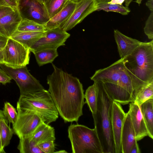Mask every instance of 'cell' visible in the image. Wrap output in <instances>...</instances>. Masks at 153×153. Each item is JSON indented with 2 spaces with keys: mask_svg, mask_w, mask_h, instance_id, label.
Returning <instances> with one entry per match:
<instances>
[{
  "mask_svg": "<svg viewBox=\"0 0 153 153\" xmlns=\"http://www.w3.org/2000/svg\"><path fill=\"white\" fill-rule=\"evenodd\" d=\"M122 59L134 91L153 81V39L142 42L131 54Z\"/></svg>",
  "mask_w": 153,
  "mask_h": 153,
  "instance_id": "cell-3",
  "label": "cell"
},
{
  "mask_svg": "<svg viewBox=\"0 0 153 153\" xmlns=\"http://www.w3.org/2000/svg\"><path fill=\"white\" fill-rule=\"evenodd\" d=\"M35 55L39 66L48 63H52L58 56L56 49H47L32 52Z\"/></svg>",
  "mask_w": 153,
  "mask_h": 153,
  "instance_id": "cell-23",
  "label": "cell"
},
{
  "mask_svg": "<svg viewBox=\"0 0 153 153\" xmlns=\"http://www.w3.org/2000/svg\"><path fill=\"white\" fill-rule=\"evenodd\" d=\"M54 153H66L67 152L65 150H61L55 152Z\"/></svg>",
  "mask_w": 153,
  "mask_h": 153,
  "instance_id": "cell-44",
  "label": "cell"
},
{
  "mask_svg": "<svg viewBox=\"0 0 153 153\" xmlns=\"http://www.w3.org/2000/svg\"><path fill=\"white\" fill-rule=\"evenodd\" d=\"M140 108L148 131V136L153 139V99H149Z\"/></svg>",
  "mask_w": 153,
  "mask_h": 153,
  "instance_id": "cell-21",
  "label": "cell"
},
{
  "mask_svg": "<svg viewBox=\"0 0 153 153\" xmlns=\"http://www.w3.org/2000/svg\"><path fill=\"white\" fill-rule=\"evenodd\" d=\"M72 2H77L80 1V0H69Z\"/></svg>",
  "mask_w": 153,
  "mask_h": 153,
  "instance_id": "cell-47",
  "label": "cell"
},
{
  "mask_svg": "<svg viewBox=\"0 0 153 153\" xmlns=\"http://www.w3.org/2000/svg\"><path fill=\"white\" fill-rule=\"evenodd\" d=\"M146 4L151 12H153V0H148Z\"/></svg>",
  "mask_w": 153,
  "mask_h": 153,
  "instance_id": "cell-38",
  "label": "cell"
},
{
  "mask_svg": "<svg viewBox=\"0 0 153 153\" xmlns=\"http://www.w3.org/2000/svg\"><path fill=\"white\" fill-rule=\"evenodd\" d=\"M22 0H16L17 5L19 6V4Z\"/></svg>",
  "mask_w": 153,
  "mask_h": 153,
  "instance_id": "cell-46",
  "label": "cell"
},
{
  "mask_svg": "<svg viewBox=\"0 0 153 153\" xmlns=\"http://www.w3.org/2000/svg\"><path fill=\"white\" fill-rule=\"evenodd\" d=\"M17 110L36 113L47 124L56 121L59 113L48 91L45 89L20 95L17 103Z\"/></svg>",
  "mask_w": 153,
  "mask_h": 153,
  "instance_id": "cell-4",
  "label": "cell"
},
{
  "mask_svg": "<svg viewBox=\"0 0 153 153\" xmlns=\"http://www.w3.org/2000/svg\"><path fill=\"white\" fill-rule=\"evenodd\" d=\"M16 8L7 6H0V19L10 13Z\"/></svg>",
  "mask_w": 153,
  "mask_h": 153,
  "instance_id": "cell-34",
  "label": "cell"
},
{
  "mask_svg": "<svg viewBox=\"0 0 153 153\" xmlns=\"http://www.w3.org/2000/svg\"><path fill=\"white\" fill-rule=\"evenodd\" d=\"M95 0H80L68 19L60 27L67 31L81 22L87 16L96 11Z\"/></svg>",
  "mask_w": 153,
  "mask_h": 153,
  "instance_id": "cell-12",
  "label": "cell"
},
{
  "mask_svg": "<svg viewBox=\"0 0 153 153\" xmlns=\"http://www.w3.org/2000/svg\"><path fill=\"white\" fill-rule=\"evenodd\" d=\"M54 141L44 142L38 144L44 153H53L55 151L56 144Z\"/></svg>",
  "mask_w": 153,
  "mask_h": 153,
  "instance_id": "cell-32",
  "label": "cell"
},
{
  "mask_svg": "<svg viewBox=\"0 0 153 153\" xmlns=\"http://www.w3.org/2000/svg\"><path fill=\"white\" fill-rule=\"evenodd\" d=\"M4 64L16 68L29 63L30 51L29 48L10 38L3 49Z\"/></svg>",
  "mask_w": 153,
  "mask_h": 153,
  "instance_id": "cell-7",
  "label": "cell"
},
{
  "mask_svg": "<svg viewBox=\"0 0 153 153\" xmlns=\"http://www.w3.org/2000/svg\"><path fill=\"white\" fill-rule=\"evenodd\" d=\"M8 121L5 118L0 120V131L2 144L4 148L10 143V140L14 132L8 125Z\"/></svg>",
  "mask_w": 153,
  "mask_h": 153,
  "instance_id": "cell-26",
  "label": "cell"
},
{
  "mask_svg": "<svg viewBox=\"0 0 153 153\" xmlns=\"http://www.w3.org/2000/svg\"><path fill=\"white\" fill-rule=\"evenodd\" d=\"M70 34L60 27L46 30L45 35L33 43L30 48V52L47 49H56L65 45Z\"/></svg>",
  "mask_w": 153,
  "mask_h": 153,
  "instance_id": "cell-10",
  "label": "cell"
},
{
  "mask_svg": "<svg viewBox=\"0 0 153 153\" xmlns=\"http://www.w3.org/2000/svg\"><path fill=\"white\" fill-rule=\"evenodd\" d=\"M4 1L8 6L14 8H16L18 6L16 0H4Z\"/></svg>",
  "mask_w": 153,
  "mask_h": 153,
  "instance_id": "cell-36",
  "label": "cell"
},
{
  "mask_svg": "<svg viewBox=\"0 0 153 153\" xmlns=\"http://www.w3.org/2000/svg\"><path fill=\"white\" fill-rule=\"evenodd\" d=\"M46 31L29 32L16 30L9 38L30 48L33 43L45 35Z\"/></svg>",
  "mask_w": 153,
  "mask_h": 153,
  "instance_id": "cell-20",
  "label": "cell"
},
{
  "mask_svg": "<svg viewBox=\"0 0 153 153\" xmlns=\"http://www.w3.org/2000/svg\"><path fill=\"white\" fill-rule=\"evenodd\" d=\"M29 137L36 143H41L55 140L54 128L43 122Z\"/></svg>",
  "mask_w": 153,
  "mask_h": 153,
  "instance_id": "cell-19",
  "label": "cell"
},
{
  "mask_svg": "<svg viewBox=\"0 0 153 153\" xmlns=\"http://www.w3.org/2000/svg\"><path fill=\"white\" fill-rule=\"evenodd\" d=\"M2 112L8 122L13 125L16 121L18 116L16 109L10 102H6L4 103Z\"/></svg>",
  "mask_w": 153,
  "mask_h": 153,
  "instance_id": "cell-30",
  "label": "cell"
},
{
  "mask_svg": "<svg viewBox=\"0 0 153 153\" xmlns=\"http://www.w3.org/2000/svg\"><path fill=\"white\" fill-rule=\"evenodd\" d=\"M17 30L23 31H41L46 30L45 25L39 24L33 21L23 18L17 27Z\"/></svg>",
  "mask_w": 153,
  "mask_h": 153,
  "instance_id": "cell-27",
  "label": "cell"
},
{
  "mask_svg": "<svg viewBox=\"0 0 153 153\" xmlns=\"http://www.w3.org/2000/svg\"><path fill=\"white\" fill-rule=\"evenodd\" d=\"M18 116L13 125L14 133L20 139L30 136L43 122L37 114L28 111H17Z\"/></svg>",
  "mask_w": 153,
  "mask_h": 153,
  "instance_id": "cell-9",
  "label": "cell"
},
{
  "mask_svg": "<svg viewBox=\"0 0 153 153\" xmlns=\"http://www.w3.org/2000/svg\"><path fill=\"white\" fill-rule=\"evenodd\" d=\"M114 36L121 58L131 54L142 42L125 35L117 30H114Z\"/></svg>",
  "mask_w": 153,
  "mask_h": 153,
  "instance_id": "cell-15",
  "label": "cell"
},
{
  "mask_svg": "<svg viewBox=\"0 0 153 153\" xmlns=\"http://www.w3.org/2000/svg\"><path fill=\"white\" fill-rule=\"evenodd\" d=\"M2 6H8L5 3L4 0H0V7Z\"/></svg>",
  "mask_w": 153,
  "mask_h": 153,
  "instance_id": "cell-42",
  "label": "cell"
},
{
  "mask_svg": "<svg viewBox=\"0 0 153 153\" xmlns=\"http://www.w3.org/2000/svg\"><path fill=\"white\" fill-rule=\"evenodd\" d=\"M137 141H136L132 146L129 153H140Z\"/></svg>",
  "mask_w": 153,
  "mask_h": 153,
  "instance_id": "cell-35",
  "label": "cell"
},
{
  "mask_svg": "<svg viewBox=\"0 0 153 153\" xmlns=\"http://www.w3.org/2000/svg\"><path fill=\"white\" fill-rule=\"evenodd\" d=\"M73 153H103L101 144L94 128L71 124L68 128Z\"/></svg>",
  "mask_w": 153,
  "mask_h": 153,
  "instance_id": "cell-5",
  "label": "cell"
},
{
  "mask_svg": "<svg viewBox=\"0 0 153 153\" xmlns=\"http://www.w3.org/2000/svg\"><path fill=\"white\" fill-rule=\"evenodd\" d=\"M8 38L3 37L0 38V48H3L7 42Z\"/></svg>",
  "mask_w": 153,
  "mask_h": 153,
  "instance_id": "cell-37",
  "label": "cell"
},
{
  "mask_svg": "<svg viewBox=\"0 0 153 153\" xmlns=\"http://www.w3.org/2000/svg\"><path fill=\"white\" fill-rule=\"evenodd\" d=\"M137 141L128 112L126 113L121 135L123 153H129L133 145Z\"/></svg>",
  "mask_w": 153,
  "mask_h": 153,
  "instance_id": "cell-17",
  "label": "cell"
},
{
  "mask_svg": "<svg viewBox=\"0 0 153 153\" xmlns=\"http://www.w3.org/2000/svg\"><path fill=\"white\" fill-rule=\"evenodd\" d=\"M133 0H125V6L128 7ZM142 0H136L135 1L139 5L141 3Z\"/></svg>",
  "mask_w": 153,
  "mask_h": 153,
  "instance_id": "cell-39",
  "label": "cell"
},
{
  "mask_svg": "<svg viewBox=\"0 0 153 153\" xmlns=\"http://www.w3.org/2000/svg\"><path fill=\"white\" fill-rule=\"evenodd\" d=\"M12 79L1 68H0V83L5 85L10 83Z\"/></svg>",
  "mask_w": 153,
  "mask_h": 153,
  "instance_id": "cell-33",
  "label": "cell"
},
{
  "mask_svg": "<svg viewBox=\"0 0 153 153\" xmlns=\"http://www.w3.org/2000/svg\"><path fill=\"white\" fill-rule=\"evenodd\" d=\"M96 11L103 10L107 12L112 11L120 13L123 15H127L130 12L128 7L124 6L123 4L96 2Z\"/></svg>",
  "mask_w": 153,
  "mask_h": 153,
  "instance_id": "cell-25",
  "label": "cell"
},
{
  "mask_svg": "<svg viewBox=\"0 0 153 153\" xmlns=\"http://www.w3.org/2000/svg\"><path fill=\"white\" fill-rule=\"evenodd\" d=\"M97 94V106L92 114L94 128L100 140L103 153H115L111 126L113 100L105 89L103 83L94 81Z\"/></svg>",
  "mask_w": 153,
  "mask_h": 153,
  "instance_id": "cell-2",
  "label": "cell"
},
{
  "mask_svg": "<svg viewBox=\"0 0 153 153\" xmlns=\"http://www.w3.org/2000/svg\"><path fill=\"white\" fill-rule=\"evenodd\" d=\"M137 141L148 136V131L140 106L134 102L129 104L128 111Z\"/></svg>",
  "mask_w": 153,
  "mask_h": 153,
  "instance_id": "cell-14",
  "label": "cell"
},
{
  "mask_svg": "<svg viewBox=\"0 0 153 153\" xmlns=\"http://www.w3.org/2000/svg\"><path fill=\"white\" fill-rule=\"evenodd\" d=\"M128 76L123 59L121 58L109 66L96 71L90 78L94 81L110 83L120 88L123 86Z\"/></svg>",
  "mask_w": 153,
  "mask_h": 153,
  "instance_id": "cell-8",
  "label": "cell"
},
{
  "mask_svg": "<svg viewBox=\"0 0 153 153\" xmlns=\"http://www.w3.org/2000/svg\"><path fill=\"white\" fill-rule=\"evenodd\" d=\"M3 37H3V36H0V38H2Z\"/></svg>",
  "mask_w": 153,
  "mask_h": 153,
  "instance_id": "cell-48",
  "label": "cell"
},
{
  "mask_svg": "<svg viewBox=\"0 0 153 153\" xmlns=\"http://www.w3.org/2000/svg\"><path fill=\"white\" fill-rule=\"evenodd\" d=\"M144 32L149 39H153V12L151 13L147 19L144 27Z\"/></svg>",
  "mask_w": 153,
  "mask_h": 153,
  "instance_id": "cell-31",
  "label": "cell"
},
{
  "mask_svg": "<svg viewBox=\"0 0 153 153\" xmlns=\"http://www.w3.org/2000/svg\"><path fill=\"white\" fill-rule=\"evenodd\" d=\"M150 99H153V81L135 90L133 93L131 102H134L140 106Z\"/></svg>",
  "mask_w": 153,
  "mask_h": 153,
  "instance_id": "cell-22",
  "label": "cell"
},
{
  "mask_svg": "<svg viewBox=\"0 0 153 153\" xmlns=\"http://www.w3.org/2000/svg\"><path fill=\"white\" fill-rule=\"evenodd\" d=\"M126 113L121 104L113 101L112 105L111 126L114 137L115 153H123L121 135Z\"/></svg>",
  "mask_w": 153,
  "mask_h": 153,
  "instance_id": "cell-13",
  "label": "cell"
},
{
  "mask_svg": "<svg viewBox=\"0 0 153 153\" xmlns=\"http://www.w3.org/2000/svg\"><path fill=\"white\" fill-rule=\"evenodd\" d=\"M5 117L4 116L3 113L2 111L0 110V120L1 119Z\"/></svg>",
  "mask_w": 153,
  "mask_h": 153,
  "instance_id": "cell-43",
  "label": "cell"
},
{
  "mask_svg": "<svg viewBox=\"0 0 153 153\" xmlns=\"http://www.w3.org/2000/svg\"><path fill=\"white\" fill-rule=\"evenodd\" d=\"M52 65L53 72L47 79L48 91L64 122H77L85 103L82 85L77 77Z\"/></svg>",
  "mask_w": 153,
  "mask_h": 153,
  "instance_id": "cell-1",
  "label": "cell"
},
{
  "mask_svg": "<svg viewBox=\"0 0 153 153\" xmlns=\"http://www.w3.org/2000/svg\"><path fill=\"white\" fill-rule=\"evenodd\" d=\"M3 48H0V65L4 64Z\"/></svg>",
  "mask_w": 153,
  "mask_h": 153,
  "instance_id": "cell-40",
  "label": "cell"
},
{
  "mask_svg": "<svg viewBox=\"0 0 153 153\" xmlns=\"http://www.w3.org/2000/svg\"><path fill=\"white\" fill-rule=\"evenodd\" d=\"M76 4L68 0L63 8L45 25L46 30L59 27L64 24L72 14Z\"/></svg>",
  "mask_w": 153,
  "mask_h": 153,
  "instance_id": "cell-18",
  "label": "cell"
},
{
  "mask_svg": "<svg viewBox=\"0 0 153 153\" xmlns=\"http://www.w3.org/2000/svg\"><path fill=\"white\" fill-rule=\"evenodd\" d=\"M39 1L44 4L48 0H39Z\"/></svg>",
  "mask_w": 153,
  "mask_h": 153,
  "instance_id": "cell-45",
  "label": "cell"
},
{
  "mask_svg": "<svg viewBox=\"0 0 153 153\" xmlns=\"http://www.w3.org/2000/svg\"><path fill=\"white\" fill-rule=\"evenodd\" d=\"M68 0H48L44 4L50 19L63 8Z\"/></svg>",
  "mask_w": 153,
  "mask_h": 153,
  "instance_id": "cell-29",
  "label": "cell"
},
{
  "mask_svg": "<svg viewBox=\"0 0 153 153\" xmlns=\"http://www.w3.org/2000/svg\"><path fill=\"white\" fill-rule=\"evenodd\" d=\"M19 7L22 19L42 25L50 19L44 4L39 0H22Z\"/></svg>",
  "mask_w": 153,
  "mask_h": 153,
  "instance_id": "cell-11",
  "label": "cell"
},
{
  "mask_svg": "<svg viewBox=\"0 0 153 153\" xmlns=\"http://www.w3.org/2000/svg\"><path fill=\"white\" fill-rule=\"evenodd\" d=\"M0 67L16 82L20 90V95L45 89L39 81L30 73L26 66L13 68L1 64Z\"/></svg>",
  "mask_w": 153,
  "mask_h": 153,
  "instance_id": "cell-6",
  "label": "cell"
},
{
  "mask_svg": "<svg viewBox=\"0 0 153 153\" xmlns=\"http://www.w3.org/2000/svg\"><path fill=\"white\" fill-rule=\"evenodd\" d=\"M22 19L18 6L12 12L0 19V36L10 37L16 30Z\"/></svg>",
  "mask_w": 153,
  "mask_h": 153,
  "instance_id": "cell-16",
  "label": "cell"
},
{
  "mask_svg": "<svg viewBox=\"0 0 153 153\" xmlns=\"http://www.w3.org/2000/svg\"><path fill=\"white\" fill-rule=\"evenodd\" d=\"M4 148L3 147L1 140V136L0 131V153H5V152L4 150Z\"/></svg>",
  "mask_w": 153,
  "mask_h": 153,
  "instance_id": "cell-41",
  "label": "cell"
},
{
  "mask_svg": "<svg viewBox=\"0 0 153 153\" xmlns=\"http://www.w3.org/2000/svg\"><path fill=\"white\" fill-rule=\"evenodd\" d=\"M17 149L21 153H44L29 136L19 139Z\"/></svg>",
  "mask_w": 153,
  "mask_h": 153,
  "instance_id": "cell-24",
  "label": "cell"
},
{
  "mask_svg": "<svg viewBox=\"0 0 153 153\" xmlns=\"http://www.w3.org/2000/svg\"><path fill=\"white\" fill-rule=\"evenodd\" d=\"M86 103L92 114L95 113L97 106V98L94 84L89 86L86 89L84 95Z\"/></svg>",
  "mask_w": 153,
  "mask_h": 153,
  "instance_id": "cell-28",
  "label": "cell"
}]
</instances>
